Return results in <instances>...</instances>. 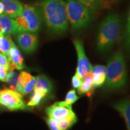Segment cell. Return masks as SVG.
I'll list each match as a JSON object with an SVG mask.
<instances>
[{"label": "cell", "mask_w": 130, "mask_h": 130, "mask_svg": "<svg viewBox=\"0 0 130 130\" xmlns=\"http://www.w3.org/2000/svg\"><path fill=\"white\" fill-rule=\"evenodd\" d=\"M123 46L128 55H130V8L128 11L125 32L123 39Z\"/></svg>", "instance_id": "44dd1931"}, {"label": "cell", "mask_w": 130, "mask_h": 130, "mask_svg": "<svg viewBox=\"0 0 130 130\" xmlns=\"http://www.w3.org/2000/svg\"><path fill=\"white\" fill-rule=\"evenodd\" d=\"M16 40L19 48L27 54L34 53L38 46V37L35 32H19L16 35Z\"/></svg>", "instance_id": "ba28073f"}, {"label": "cell", "mask_w": 130, "mask_h": 130, "mask_svg": "<svg viewBox=\"0 0 130 130\" xmlns=\"http://www.w3.org/2000/svg\"><path fill=\"white\" fill-rule=\"evenodd\" d=\"M42 16L36 7L24 5L19 16L14 18L19 32H30L36 33L42 26Z\"/></svg>", "instance_id": "5b68a950"}, {"label": "cell", "mask_w": 130, "mask_h": 130, "mask_svg": "<svg viewBox=\"0 0 130 130\" xmlns=\"http://www.w3.org/2000/svg\"><path fill=\"white\" fill-rule=\"evenodd\" d=\"M45 121L50 130H60L58 126V121L57 120L47 117L45 118Z\"/></svg>", "instance_id": "d4e9b609"}, {"label": "cell", "mask_w": 130, "mask_h": 130, "mask_svg": "<svg viewBox=\"0 0 130 130\" xmlns=\"http://www.w3.org/2000/svg\"><path fill=\"white\" fill-rule=\"evenodd\" d=\"M4 12V7L2 3L0 2V14H3Z\"/></svg>", "instance_id": "f546056e"}, {"label": "cell", "mask_w": 130, "mask_h": 130, "mask_svg": "<svg viewBox=\"0 0 130 130\" xmlns=\"http://www.w3.org/2000/svg\"><path fill=\"white\" fill-rule=\"evenodd\" d=\"M13 43L10 35L0 32V51L7 57L12 43Z\"/></svg>", "instance_id": "ac0fdd59"}, {"label": "cell", "mask_w": 130, "mask_h": 130, "mask_svg": "<svg viewBox=\"0 0 130 130\" xmlns=\"http://www.w3.org/2000/svg\"><path fill=\"white\" fill-rule=\"evenodd\" d=\"M0 32L8 35H17L18 31L14 19L4 13L0 14Z\"/></svg>", "instance_id": "4fadbf2b"}, {"label": "cell", "mask_w": 130, "mask_h": 130, "mask_svg": "<svg viewBox=\"0 0 130 130\" xmlns=\"http://www.w3.org/2000/svg\"><path fill=\"white\" fill-rule=\"evenodd\" d=\"M36 80L37 77H34L25 71H22L19 75L16 90L23 95L30 93L35 89Z\"/></svg>", "instance_id": "30bf717a"}, {"label": "cell", "mask_w": 130, "mask_h": 130, "mask_svg": "<svg viewBox=\"0 0 130 130\" xmlns=\"http://www.w3.org/2000/svg\"><path fill=\"white\" fill-rule=\"evenodd\" d=\"M4 7V13L12 18H16L22 12L24 5L19 0H0Z\"/></svg>", "instance_id": "7c38bea8"}, {"label": "cell", "mask_w": 130, "mask_h": 130, "mask_svg": "<svg viewBox=\"0 0 130 130\" xmlns=\"http://www.w3.org/2000/svg\"><path fill=\"white\" fill-rule=\"evenodd\" d=\"M19 79V75L13 71H10L7 73L6 78V81L12 90H16Z\"/></svg>", "instance_id": "7402d4cb"}, {"label": "cell", "mask_w": 130, "mask_h": 130, "mask_svg": "<svg viewBox=\"0 0 130 130\" xmlns=\"http://www.w3.org/2000/svg\"><path fill=\"white\" fill-rule=\"evenodd\" d=\"M90 72L92 74H106V68L102 65H95L91 68Z\"/></svg>", "instance_id": "4316f807"}, {"label": "cell", "mask_w": 130, "mask_h": 130, "mask_svg": "<svg viewBox=\"0 0 130 130\" xmlns=\"http://www.w3.org/2000/svg\"><path fill=\"white\" fill-rule=\"evenodd\" d=\"M9 61V71H12L14 69H22L25 67L24 64V58L21 51L14 44L12 43L10 50L7 56Z\"/></svg>", "instance_id": "8fae6325"}, {"label": "cell", "mask_w": 130, "mask_h": 130, "mask_svg": "<svg viewBox=\"0 0 130 130\" xmlns=\"http://www.w3.org/2000/svg\"><path fill=\"white\" fill-rule=\"evenodd\" d=\"M48 117L58 121L75 113L72 110V105L66 104L64 101L56 102L46 109Z\"/></svg>", "instance_id": "9c48e42d"}, {"label": "cell", "mask_w": 130, "mask_h": 130, "mask_svg": "<svg viewBox=\"0 0 130 130\" xmlns=\"http://www.w3.org/2000/svg\"><path fill=\"white\" fill-rule=\"evenodd\" d=\"M127 81L126 66L122 52L118 50L112 56L106 68L105 88L107 90H115L123 88Z\"/></svg>", "instance_id": "3957f363"}, {"label": "cell", "mask_w": 130, "mask_h": 130, "mask_svg": "<svg viewBox=\"0 0 130 130\" xmlns=\"http://www.w3.org/2000/svg\"><path fill=\"white\" fill-rule=\"evenodd\" d=\"M0 65L6 66L9 68V61L7 57L4 54L0 53Z\"/></svg>", "instance_id": "f1b7e54d"}, {"label": "cell", "mask_w": 130, "mask_h": 130, "mask_svg": "<svg viewBox=\"0 0 130 130\" xmlns=\"http://www.w3.org/2000/svg\"><path fill=\"white\" fill-rule=\"evenodd\" d=\"M79 99V97L76 94V91L75 89H72L69 90L65 98L64 102L66 104L70 105H72L73 104H74Z\"/></svg>", "instance_id": "603a6c76"}, {"label": "cell", "mask_w": 130, "mask_h": 130, "mask_svg": "<svg viewBox=\"0 0 130 130\" xmlns=\"http://www.w3.org/2000/svg\"><path fill=\"white\" fill-rule=\"evenodd\" d=\"M105 1H107V2H108L109 3H113L115 2L116 0H105Z\"/></svg>", "instance_id": "4dcf8cb0"}, {"label": "cell", "mask_w": 130, "mask_h": 130, "mask_svg": "<svg viewBox=\"0 0 130 130\" xmlns=\"http://www.w3.org/2000/svg\"><path fill=\"white\" fill-rule=\"evenodd\" d=\"M86 7L90 12H95L101 9L108 7L110 3L105 0H77Z\"/></svg>", "instance_id": "2e32d148"}, {"label": "cell", "mask_w": 130, "mask_h": 130, "mask_svg": "<svg viewBox=\"0 0 130 130\" xmlns=\"http://www.w3.org/2000/svg\"><path fill=\"white\" fill-rule=\"evenodd\" d=\"M94 88L93 84V74L90 72L83 78L82 83L78 89V92L79 95L86 94L90 92Z\"/></svg>", "instance_id": "e0dca14e"}, {"label": "cell", "mask_w": 130, "mask_h": 130, "mask_svg": "<svg viewBox=\"0 0 130 130\" xmlns=\"http://www.w3.org/2000/svg\"><path fill=\"white\" fill-rule=\"evenodd\" d=\"M47 95V94L44 92L40 90H34L33 93L32 94L30 100L27 105L29 107H33L38 106L40 102Z\"/></svg>", "instance_id": "ffe728a7"}, {"label": "cell", "mask_w": 130, "mask_h": 130, "mask_svg": "<svg viewBox=\"0 0 130 130\" xmlns=\"http://www.w3.org/2000/svg\"><path fill=\"white\" fill-rule=\"evenodd\" d=\"M106 79V74H93V84L94 87H100L104 83Z\"/></svg>", "instance_id": "cb8c5ba5"}, {"label": "cell", "mask_w": 130, "mask_h": 130, "mask_svg": "<svg viewBox=\"0 0 130 130\" xmlns=\"http://www.w3.org/2000/svg\"><path fill=\"white\" fill-rule=\"evenodd\" d=\"M65 2L68 21L72 30L77 31L86 28L92 19L88 8L77 0H66Z\"/></svg>", "instance_id": "277c9868"}, {"label": "cell", "mask_w": 130, "mask_h": 130, "mask_svg": "<svg viewBox=\"0 0 130 130\" xmlns=\"http://www.w3.org/2000/svg\"><path fill=\"white\" fill-rule=\"evenodd\" d=\"M0 105L10 110H24L28 107L21 94L12 89L0 90Z\"/></svg>", "instance_id": "8992f818"}, {"label": "cell", "mask_w": 130, "mask_h": 130, "mask_svg": "<svg viewBox=\"0 0 130 130\" xmlns=\"http://www.w3.org/2000/svg\"><path fill=\"white\" fill-rule=\"evenodd\" d=\"M78 121V118L75 113L58 121L60 130H68Z\"/></svg>", "instance_id": "d6986e66"}, {"label": "cell", "mask_w": 130, "mask_h": 130, "mask_svg": "<svg viewBox=\"0 0 130 130\" xmlns=\"http://www.w3.org/2000/svg\"><path fill=\"white\" fill-rule=\"evenodd\" d=\"M8 71H9V68L7 67L0 65V80L5 81Z\"/></svg>", "instance_id": "83f0119b"}, {"label": "cell", "mask_w": 130, "mask_h": 130, "mask_svg": "<svg viewBox=\"0 0 130 130\" xmlns=\"http://www.w3.org/2000/svg\"><path fill=\"white\" fill-rule=\"evenodd\" d=\"M113 107L122 116L127 130H130V99H124L117 102Z\"/></svg>", "instance_id": "5bb4252c"}, {"label": "cell", "mask_w": 130, "mask_h": 130, "mask_svg": "<svg viewBox=\"0 0 130 130\" xmlns=\"http://www.w3.org/2000/svg\"><path fill=\"white\" fill-rule=\"evenodd\" d=\"M122 31V24L116 14H110L102 21L99 27L96 48L101 53L109 51L120 40Z\"/></svg>", "instance_id": "7a4b0ae2"}, {"label": "cell", "mask_w": 130, "mask_h": 130, "mask_svg": "<svg viewBox=\"0 0 130 130\" xmlns=\"http://www.w3.org/2000/svg\"><path fill=\"white\" fill-rule=\"evenodd\" d=\"M82 80L83 78L79 77L77 73H75V74L73 76L72 78V86L74 89H78L79 87V86H81V83H82Z\"/></svg>", "instance_id": "484cf974"}, {"label": "cell", "mask_w": 130, "mask_h": 130, "mask_svg": "<svg viewBox=\"0 0 130 130\" xmlns=\"http://www.w3.org/2000/svg\"><path fill=\"white\" fill-rule=\"evenodd\" d=\"M53 83L46 76L43 74L37 76L34 90L42 91L45 92L47 95H49L53 90Z\"/></svg>", "instance_id": "9a60e30c"}, {"label": "cell", "mask_w": 130, "mask_h": 130, "mask_svg": "<svg viewBox=\"0 0 130 130\" xmlns=\"http://www.w3.org/2000/svg\"><path fill=\"white\" fill-rule=\"evenodd\" d=\"M42 18L50 32L64 34L69 26L66 2L64 0H43L41 3Z\"/></svg>", "instance_id": "6da1fadb"}, {"label": "cell", "mask_w": 130, "mask_h": 130, "mask_svg": "<svg viewBox=\"0 0 130 130\" xmlns=\"http://www.w3.org/2000/svg\"><path fill=\"white\" fill-rule=\"evenodd\" d=\"M73 43L75 48L78 57L76 73L81 78H83L86 75L90 72L92 66L88 58L86 56L83 42L78 39H75L73 41Z\"/></svg>", "instance_id": "52a82bcc"}]
</instances>
